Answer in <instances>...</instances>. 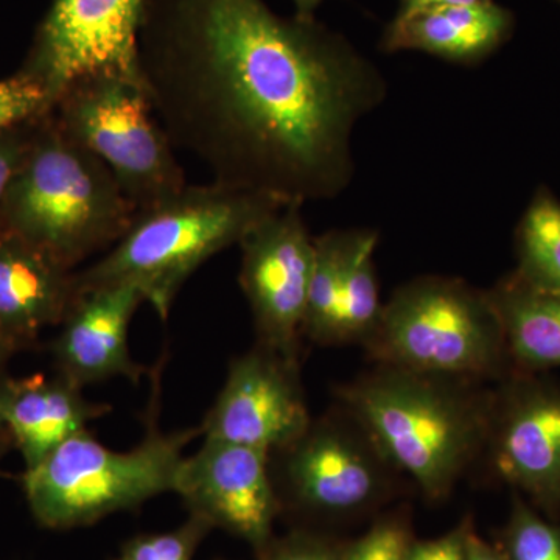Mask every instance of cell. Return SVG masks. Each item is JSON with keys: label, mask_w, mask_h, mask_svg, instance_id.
<instances>
[{"label": "cell", "mask_w": 560, "mask_h": 560, "mask_svg": "<svg viewBox=\"0 0 560 560\" xmlns=\"http://www.w3.org/2000/svg\"><path fill=\"white\" fill-rule=\"evenodd\" d=\"M139 77L172 145L212 183L285 205L348 189L353 131L388 95L345 36L264 0H147Z\"/></svg>", "instance_id": "obj_1"}, {"label": "cell", "mask_w": 560, "mask_h": 560, "mask_svg": "<svg viewBox=\"0 0 560 560\" xmlns=\"http://www.w3.org/2000/svg\"><path fill=\"white\" fill-rule=\"evenodd\" d=\"M474 383L377 364L338 400L394 470L440 500L488 445L493 400Z\"/></svg>", "instance_id": "obj_2"}, {"label": "cell", "mask_w": 560, "mask_h": 560, "mask_svg": "<svg viewBox=\"0 0 560 560\" xmlns=\"http://www.w3.org/2000/svg\"><path fill=\"white\" fill-rule=\"evenodd\" d=\"M285 202L221 184H187L179 194L139 210L127 232L105 254L77 272V291L128 282L138 287L161 319L202 264L241 245L257 224Z\"/></svg>", "instance_id": "obj_3"}, {"label": "cell", "mask_w": 560, "mask_h": 560, "mask_svg": "<svg viewBox=\"0 0 560 560\" xmlns=\"http://www.w3.org/2000/svg\"><path fill=\"white\" fill-rule=\"evenodd\" d=\"M28 145L2 210L7 231L73 270L130 228L135 206L95 154L57 120Z\"/></svg>", "instance_id": "obj_4"}, {"label": "cell", "mask_w": 560, "mask_h": 560, "mask_svg": "<svg viewBox=\"0 0 560 560\" xmlns=\"http://www.w3.org/2000/svg\"><path fill=\"white\" fill-rule=\"evenodd\" d=\"M201 427L164 433L151 423L140 444L117 452L88 430L22 475L33 515L47 528L91 525L117 511L139 506L165 492H175L176 477Z\"/></svg>", "instance_id": "obj_5"}, {"label": "cell", "mask_w": 560, "mask_h": 560, "mask_svg": "<svg viewBox=\"0 0 560 560\" xmlns=\"http://www.w3.org/2000/svg\"><path fill=\"white\" fill-rule=\"evenodd\" d=\"M363 346L377 364L469 382L495 374L508 352L489 291L445 276L394 291Z\"/></svg>", "instance_id": "obj_6"}, {"label": "cell", "mask_w": 560, "mask_h": 560, "mask_svg": "<svg viewBox=\"0 0 560 560\" xmlns=\"http://www.w3.org/2000/svg\"><path fill=\"white\" fill-rule=\"evenodd\" d=\"M57 124L113 173L136 212L168 200L186 175L142 81L95 73L73 81L55 98Z\"/></svg>", "instance_id": "obj_7"}, {"label": "cell", "mask_w": 560, "mask_h": 560, "mask_svg": "<svg viewBox=\"0 0 560 560\" xmlns=\"http://www.w3.org/2000/svg\"><path fill=\"white\" fill-rule=\"evenodd\" d=\"M301 205H285L241 242V287L253 313L257 345L300 364L302 326L315 265Z\"/></svg>", "instance_id": "obj_8"}, {"label": "cell", "mask_w": 560, "mask_h": 560, "mask_svg": "<svg viewBox=\"0 0 560 560\" xmlns=\"http://www.w3.org/2000/svg\"><path fill=\"white\" fill-rule=\"evenodd\" d=\"M346 411V410H345ZM272 481L294 503L320 514H348L370 506L388 488L390 471L357 420L346 411L312 420L282 451L272 453Z\"/></svg>", "instance_id": "obj_9"}, {"label": "cell", "mask_w": 560, "mask_h": 560, "mask_svg": "<svg viewBox=\"0 0 560 560\" xmlns=\"http://www.w3.org/2000/svg\"><path fill=\"white\" fill-rule=\"evenodd\" d=\"M147 0H54L27 75L50 106L73 81L95 73L139 77V33Z\"/></svg>", "instance_id": "obj_10"}, {"label": "cell", "mask_w": 560, "mask_h": 560, "mask_svg": "<svg viewBox=\"0 0 560 560\" xmlns=\"http://www.w3.org/2000/svg\"><path fill=\"white\" fill-rule=\"evenodd\" d=\"M311 422L300 364L257 345L232 361L226 382L202 420L201 436L272 455L296 441Z\"/></svg>", "instance_id": "obj_11"}, {"label": "cell", "mask_w": 560, "mask_h": 560, "mask_svg": "<svg viewBox=\"0 0 560 560\" xmlns=\"http://www.w3.org/2000/svg\"><path fill=\"white\" fill-rule=\"evenodd\" d=\"M175 493L191 515L230 530L257 548L270 541L278 512L270 453L230 442L205 440L183 459Z\"/></svg>", "instance_id": "obj_12"}, {"label": "cell", "mask_w": 560, "mask_h": 560, "mask_svg": "<svg viewBox=\"0 0 560 560\" xmlns=\"http://www.w3.org/2000/svg\"><path fill=\"white\" fill-rule=\"evenodd\" d=\"M486 447L503 480L544 503L559 501L560 390L521 383L493 400Z\"/></svg>", "instance_id": "obj_13"}, {"label": "cell", "mask_w": 560, "mask_h": 560, "mask_svg": "<svg viewBox=\"0 0 560 560\" xmlns=\"http://www.w3.org/2000/svg\"><path fill=\"white\" fill-rule=\"evenodd\" d=\"M143 302L128 282L79 293L54 342L58 374L81 389L114 377L139 383L145 370L132 360L128 330Z\"/></svg>", "instance_id": "obj_14"}, {"label": "cell", "mask_w": 560, "mask_h": 560, "mask_svg": "<svg viewBox=\"0 0 560 560\" xmlns=\"http://www.w3.org/2000/svg\"><path fill=\"white\" fill-rule=\"evenodd\" d=\"M77 296V272L20 235L0 232V329L18 348L61 324Z\"/></svg>", "instance_id": "obj_15"}, {"label": "cell", "mask_w": 560, "mask_h": 560, "mask_svg": "<svg viewBox=\"0 0 560 560\" xmlns=\"http://www.w3.org/2000/svg\"><path fill=\"white\" fill-rule=\"evenodd\" d=\"M109 411L108 405L88 400L81 388L61 374L2 382L3 423L20 448L25 470L38 466L62 442Z\"/></svg>", "instance_id": "obj_16"}, {"label": "cell", "mask_w": 560, "mask_h": 560, "mask_svg": "<svg viewBox=\"0 0 560 560\" xmlns=\"http://www.w3.org/2000/svg\"><path fill=\"white\" fill-rule=\"evenodd\" d=\"M512 14L493 0L444 7L393 20L383 33L382 50H415L456 65H477L510 36Z\"/></svg>", "instance_id": "obj_17"}, {"label": "cell", "mask_w": 560, "mask_h": 560, "mask_svg": "<svg viewBox=\"0 0 560 560\" xmlns=\"http://www.w3.org/2000/svg\"><path fill=\"white\" fill-rule=\"evenodd\" d=\"M489 294L508 353L528 370L560 368V291L534 289L514 276Z\"/></svg>", "instance_id": "obj_18"}, {"label": "cell", "mask_w": 560, "mask_h": 560, "mask_svg": "<svg viewBox=\"0 0 560 560\" xmlns=\"http://www.w3.org/2000/svg\"><path fill=\"white\" fill-rule=\"evenodd\" d=\"M378 232L353 230L342 278L338 345H364L381 323L383 304L375 275Z\"/></svg>", "instance_id": "obj_19"}, {"label": "cell", "mask_w": 560, "mask_h": 560, "mask_svg": "<svg viewBox=\"0 0 560 560\" xmlns=\"http://www.w3.org/2000/svg\"><path fill=\"white\" fill-rule=\"evenodd\" d=\"M353 230L329 231L315 237V265L302 335L318 345H338L342 278Z\"/></svg>", "instance_id": "obj_20"}, {"label": "cell", "mask_w": 560, "mask_h": 560, "mask_svg": "<svg viewBox=\"0 0 560 560\" xmlns=\"http://www.w3.org/2000/svg\"><path fill=\"white\" fill-rule=\"evenodd\" d=\"M518 279L534 289L560 291V202L536 195L518 228Z\"/></svg>", "instance_id": "obj_21"}, {"label": "cell", "mask_w": 560, "mask_h": 560, "mask_svg": "<svg viewBox=\"0 0 560 560\" xmlns=\"http://www.w3.org/2000/svg\"><path fill=\"white\" fill-rule=\"evenodd\" d=\"M212 528L198 515L171 533L150 534L125 545L116 560H191L206 533Z\"/></svg>", "instance_id": "obj_22"}, {"label": "cell", "mask_w": 560, "mask_h": 560, "mask_svg": "<svg viewBox=\"0 0 560 560\" xmlns=\"http://www.w3.org/2000/svg\"><path fill=\"white\" fill-rule=\"evenodd\" d=\"M510 560H560V534L518 503L508 533Z\"/></svg>", "instance_id": "obj_23"}, {"label": "cell", "mask_w": 560, "mask_h": 560, "mask_svg": "<svg viewBox=\"0 0 560 560\" xmlns=\"http://www.w3.org/2000/svg\"><path fill=\"white\" fill-rule=\"evenodd\" d=\"M49 109V92L27 73L0 81V131L43 116Z\"/></svg>", "instance_id": "obj_24"}, {"label": "cell", "mask_w": 560, "mask_h": 560, "mask_svg": "<svg viewBox=\"0 0 560 560\" xmlns=\"http://www.w3.org/2000/svg\"><path fill=\"white\" fill-rule=\"evenodd\" d=\"M412 541L399 521H382L342 551V560H408Z\"/></svg>", "instance_id": "obj_25"}, {"label": "cell", "mask_w": 560, "mask_h": 560, "mask_svg": "<svg viewBox=\"0 0 560 560\" xmlns=\"http://www.w3.org/2000/svg\"><path fill=\"white\" fill-rule=\"evenodd\" d=\"M469 529V525H463L440 539L412 544L408 560H467Z\"/></svg>", "instance_id": "obj_26"}, {"label": "cell", "mask_w": 560, "mask_h": 560, "mask_svg": "<svg viewBox=\"0 0 560 560\" xmlns=\"http://www.w3.org/2000/svg\"><path fill=\"white\" fill-rule=\"evenodd\" d=\"M16 127L18 125H14V127L0 131V210H2L11 183L20 172L28 150V145H24L21 140L14 138L16 136L14 128Z\"/></svg>", "instance_id": "obj_27"}, {"label": "cell", "mask_w": 560, "mask_h": 560, "mask_svg": "<svg viewBox=\"0 0 560 560\" xmlns=\"http://www.w3.org/2000/svg\"><path fill=\"white\" fill-rule=\"evenodd\" d=\"M270 560H342V551L338 552L312 537L296 536L279 545Z\"/></svg>", "instance_id": "obj_28"}, {"label": "cell", "mask_w": 560, "mask_h": 560, "mask_svg": "<svg viewBox=\"0 0 560 560\" xmlns=\"http://www.w3.org/2000/svg\"><path fill=\"white\" fill-rule=\"evenodd\" d=\"M481 2H488V0H400L394 20H405L420 11L444 9V7L475 5V3Z\"/></svg>", "instance_id": "obj_29"}, {"label": "cell", "mask_w": 560, "mask_h": 560, "mask_svg": "<svg viewBox=\"0 0 560 560\" xmlns=\"http://www.w3.org/2000/svg\"><path fill=\"white\" fill-rule=\"evenodd\" d=\"M467 560H506L499 551L481 540L474 530L467 534Z\"/></svg>", "instance_id": "obj_30"}, {"label": "cell", "mask_w": 560, "mask_h": 560, "mask_svg": "<svg viewBox=\"0 0 560 560\" xmlns=\"http://www.w3.org/2000/svg\"><path fill=\"white\" fill-rule=\"evenodd\" d=\"M326 0H293L294 14L304 20H315L316 10L319 9Z\"/></svg>", "instance_id": "obj_31"}, {"label": "cell", "mask_w": 560, "mask_h": 560, "mask_svg": "<svg viewBox=\"0 0 560 560\" xmlns=\"http://www.w3.org/2000/svg\"><path fill=\"white\" fill-rule=\"evenodd\" d=\"M14 349H18L16 342L11 340L9 335L0 329V371H2L3 364H5V361L10 359Z\"/></svg>", "instance_id": "obj_32"}, {"label": "cell", "mask_w": 560, "mask_h": 560, "mask_svg": "<svg viewBox=\"0 0 560 560\" xmlns=\"http://www.w3.org/2000/svg\"><path fill=\"white\" fill-rule=\"evenodd\" d=\"M2 382H3V378L0 377V438L9 436V433H7V430H5V423H3V416H2Z\"/></svg>", "instance_id": "obj_33"}, {"label": "cell", "mask_w": 560, "mask_h": 560, "mask_svg": "<svg viewBox=\"0 0 560 560\" xmlns=\"http://www.w3.org/2000/svg\"><path fill=\"white\" fill-rule=\"evenodd\" d=\"M3 448V438H0V451Z\"/></svg>", "instance_id": "obj_34"}]
</instances>
